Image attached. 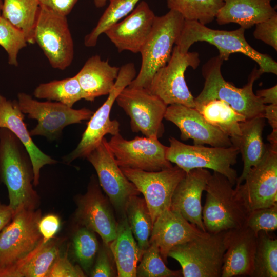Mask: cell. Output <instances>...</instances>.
<instances>
[{"instance_id":"obj_11","label":"cell","mask_w":277,"mask_h":277,"mask_svg":"<svg viewBox=\"0 0 277 277\" xmlns=\"http://www.w3.org/2000/svg\"><path fill=\"white\" fill-rule=\"evenodd\" d=\"M33 39L52 68L63 70L71 65L74 44L66 16L39 6Z\"/></svg>"},{"instance_id":"obj_7","label":"cell","mask_w":277,"mask_h":277,"mask_svg":"<svg viewBox=\"0 0 277 277\" xmlns=\"http://www.w3.org/2000/svg\"><path fill=\"white\" fill-rule=\"evenodd\" d=\"M169 141L170 146L166 150V159L186 173L194 169H210L224 175L233 185H235L238 176L232 166L236 164L239 152L235 146L207 147L190 145L173 137H170Z\"/></svg>"},{"instance_id":"obj_16","label":"cell","mask_w":277,"mask_h":277,"mask_svg":"<svg viewBox=\"0 0 277 277\" xmlns=\"http://www.w3.org/2000/svg\"><path fill=\"white\" fill-rule=\"evenodd\" d=\"M108 143L120 167L157 171L173 166L166 157L167 146L157 138L136 136L127 140L119 133Z\"/></svg>"},{"instance_id":"obj_40","label":"cell","mask_w":277,"mask_h":277,"mask_svg":"<svg viewBox=\"0 0 277 277\" xmlns=\"http://www.w3.org/2000/svg\"><path fill=\"white\" fill-rule=\"evenodd\" d=\"M245 226L258 236L260 231L272 232L277 229V204L249 212Z\"/></svg>"},{"instance_id":"obj_34","label":"cell","mask_w":277,"mask_h":277,"mask_svg":"<svg viewBox=\"0 0 277 277\" xmlns=\"http://www.w3.org/2000/svg\"><path fill=\"white\" fill-rule=\"evenodd\" d=\"M167 7L181 14L185 20L206 25L211 23L224 5L223 0H166Z\"/></svg>"},{"instance_id":"obj_18","label":"cell","mask_w":277,"mask_h":277,"mask_svg":"<svg viewBox=\"0 0 277 277\" xmlns=\"http://www.w3.org/2000/svg\"><path fill=\"white\" fill-rule=\"evenodd\" d=\"M110 204L93 179L87 192L78 198L75 213L77 222L97 233L108 246L116 238L117 224Z\"/></svg>"},{"instance_id":"obj_33","label":"cell","mask_w":277,"mask_h":277,"mask_svg":"<svg viewBox=\"0 0 277 277\" xmlns=\"http://www.w3.org/2000/svg\"><path fill=\"white\" fill-rule=\"evenodd\" d=\"M33 94L36 98L54 100L69 107L83 98L81 88L75 75L41 84L35 89Z\"/></svg>"},{"instance_id":"obj_32","label":"cell","mask_w":277,"mask_h":277,"mask_svg":"<svg viewBox=\"0 0 277 277\" xmlns=\"http://www.w3.org/2000/svg\"><path fill=\"white\" fill-rule=\"evenodd\" d=\"M125 213L134 238L144 252L150 245L153 224L145 199L138 195L131 197L126 204Z\"/></svg>"},{"instance_id":"obj_47","label":"cell","mask_w":277,"mask_h":277,"mask_svg":"<svg viewBox=\"0 0 277 277\" xmlns=\"http://www.w3.org/2000/svg\"><path fill=\"white\" fill-rule=\"evenodd\" d=\"M264 117L268 120L272 131H277V105H265Z\"/></svg>"},{"instance_id":"obj_51","label":"cell","mask_w":277,"mask_h":277,"mask_svg":"<svg viewBox=\"0 0 277 277\" xmlns=\"http://www.w3.org/2000/svg\"><path fill=\"white\" fill-rule=\"evenodd\" d=\"M2 6V0H0V15H1Z\"/></svg>"},{"instance_id":"obj_9","label":"cell","mask_w":277,"mask_h":277,"mask_svg":"<svg viewBox=\"0 0 277 277\" xmlns=\"http://www.w3.org/2000/svg\"><path fill=\"white\" fill-rule=\"evenodd\" d=\"M200 63L197 52L182 53L175 45L169 61L156 72L146 89L167 106L180 104L195 108L194 97L187 85L185 72L189 67L196 69Z\"/></svg>"},{"instance_id":"obj_23","label":"cell","mask_w":277,"mask_h":277,"mask_svg":"<svg viewBox=\"0 0 277 277\" xmlns=\"http://www.w3.org/2000/svg\"><path fill=\"white\" fill-rule=\"evenodd\" d=\"M205 232L180 213L169 208L162 212L154 221L150 243L153 242L157 246L162 259L166 263L168 253L173 247Z\"/></svg>"},{"instance_id":"obj_31","label":"cell","mask_w":277,"mask_h":277,"mask_svg":"<svg viewBox=\"0 0 277 277\" xmlns=\"http://www.w3.org/2000/svg\"><path fill=\"white\" fill-rule=\"evenodd\" d=\"M39 8L38 0H3L1 15L25 34L29 44H34V29Z\"/></svg>"},{"instance_id":"obj_27","label":"cell","mask_w":277,"mask_h":277,"mask_svg":"<svg viewBox=\"0 0 277 277\" xmlns=\"http://www.w3.org/2000/svg\"><path fill=\"white\" fill-rule=\"evenodd\" d=\"M224 5L216 15L219 25L236 23L244 29L251 28L275 15L272 0H223Z\"/></svg>"},{"instance_id":"obj_22","label":"cell","mask_w":277,"mask_h":277,"mask_svg":"<svg viewBox=\"0 0 277 277\" xmlns=\"http://www.w3.org/2000/svg\"><path fill=\"white\" fill-rule=\"evenodd\" d=\"M257 236L245 226L226 231V249L224 255L221 277L251 276Z\"/></svg>"},{"instance_id":"obj_20","label":"cell","mask_w":277,"mask_h":277,"mask_svg":"<svg viewBox=\"0 0 277 277\" xmlns=\"http://www.w3.org/2000/svg\"><path fill=\"white\" fill-rule=\"evenodd\" d=\"M155 16L148 4L143 1L124 19L112 25L104 33L119 52L124 50L140 52L151 33Z\"/></svg>"},{"instance_id":"obj_35","label":"cell","mask_w":277,"mask_h":277,"mask_svg":"<svg viewBox=\"0 0 277 277\" xmlns=\"http://www.w3.org/2000/svg\"><path fill=\"white\" fill-rule=\"evenodd\" d=\"M251 276H277V239L267 232L260 231L258 234Z\"/></svg>"},{"instance_id":"obj_29","label":"cell","mask_w":277,"mask_h":277,"mask_svg":"<svg viewBox=\"0 0 277 277\" xmlns=\"http://www.w3.org/2000/svg\"><path fill=\"white\" fill-rule=\"evenodd\" d=\"M60 254L58 243L51 239L38 245L25 258L13 266L0 271V277H47Z\"/></svg>"},{"instance_id":"obj_14","label":"cell","mask_w":277,"mask_h":277,"mask_svg":"<svg viewBox=\"0 0 277 277\" xmlns=\"http://www.w3.org/2000/svg\"><path fill=\"white\" fill-rule=\"evenodd\" d=\"M120 168L143 194L153 224L162 212L170 208L174 191L186 173L177 166L157 171Z\"/></svg>"},{"instance_id":"obj_6","label":"cell","mask_w":277,"mask_h":277,"mask_svg":"<svg viewBox=\"0 0 277 277\" xmlns=\"http://www.w3.org/2000/svg\"><path fill=\"white\" fill-rule=\"evenodd\" d=\"M226 232H206L174 246L168 256L179 263L184 277H220L226 249Z\"/></svg>"},{"instance_id":"obj_4","label":"cell","mask_w":277,"mask_h":277,"mask_svg":"<svg viewBox=\"0 0 277 277\" xmlns=\"http://www.w3.org/2000/svg\"><path fill=\"white\" fill-rule=\"evenodd\" d=\"M234 185L224 175L213 172L205 191L202 220L207 232L216 233L245 226L250 212Z\"/></svg>"},{"instance_id":"obj_17","label":"cell","mask_w":277,"mask_h":277,"mask_svg":"<svg viewBox=\"0 0 277 277\" xmlns=\"http://www.w3.org/2000/svg\"><path fill=\"white\" fill-rule=\"evenodd\" d=\"M244 181L235 188L250 211L277 204V150L267 144L263 157L250 169Z\"/></svg>"},{"instance_id":"obj_30","label":"cell","mask_w":277,"mask_h":277,"mask_svg":"<svg viewBox=\"0 0 277 277\" xmlns=\"http://www.w3.org/2000/svg\"><path fill=\"white\" fill-rule=\"evenodd\" d=\"M195 108L207 122L230 138L240 135V124L246 120L228 103L220 100L210 101Z\"/></svg>"},{"instance_id":"obj_5","label":"cell","mask_w":277,"mask_h":277,"mask_svg":"<svg viewBox=\"0 0 277 277\" xmlns=\"http://www.w3.org/2000/svg\"><path fill=\"white\" fill-rule=\"evenodd\" d=\"M184 20L181 14L171 10L163 16H155L151 33L140 52V72L128 86L147 88L156 72L169 61Z\"/></svg>"},{"instance_id":"obj_43","label":"cell","mask_w":277,"mask_h":277,"mask_svg":"<svg viewBox=\"0 0 277 277\" xmlns=\"http://www.w3.org/2000/svg\"><path fill=\"white\" fill-rule=\"evenodd\" d=\"M104 246L98 249L93 268L90 276L92 277L115 276L112 262L111 251L109 246L103 244Z\"/></svg>"},{"instance_id":"obj_8","label":"cell","mask_w":277,"mask_h":277,"mask_svg":"<svg viewBox=\"0 0 277 277\" xmlns=\"http://www.w3.org/2000/svg\"><path fill=\"white\" fill-rule=\"evenodd\" d=\"M136 70L133 63L120 68L114 85L103 104L92 114L83 133L78 144L71 152L64 157V161L70 163L77 158L86 157L101 142L105 135L120 133V123L110 118L112 106L121 91L135 78Z\"/></svg>"},{"instance_id":"obj_13","label":"cell","mask_w":277,"mask_h":277,"mask_svg":"<svg viewBox=\"0 0 277 277\" xmlns=\"http://www.w3.org/2000/svg\"><path fill=\"white\" fill-rule=\"evenodd\" d=\"M130 118L131 130L146 137L159 138L164 132L162 122L167 105L146 88L127 86L116 99Z\"/></svg>"},{"instance_id":"obj_39","label":"cell","mask_w":277,"mask_h":277,"mask_svg":"<svg viewBox=\"0 0 277 277\" xmlns=\"http://www.w3.org/2000/svg\"><path fill=\"white\" fill-rule=\"evenodd\" d=\"M27 43L24 33L1 15L0 46L7 52L10 65L18 66V54Z\"/></svg>"},{"instance_id":"obj_19","label":"cell","mask_w":277,"mask_h":277,"mask_svg":"<svg viewBox=\"0 0 277 277\" xmlns=\"http://www.w3.org/2000/svg\"><path fill=\"white\" fill-rule=\"evenodd\" d=\"M164 118L179 128L183 141L191 139L194 145L208 144L216 147L232 146L230 137L207 122L195 108L180 104L168 105Z\"/></svg>"},{"instance_id":"obj_24","label":"cell","mask_w":277,"mask_h":277,"mask_svg":"<svg viewBox=\"0 0 277 277\" xmlns=\"http://www.w3.org/2000/svg\"><path fill=\"white\" fill-rule=\"evenodd\" d=\"M24 119V114L19 108L17 101H11L0 95V128L9 130L24 146L32 163L33 184L36 186L39 183L41 169L45 165L54 164L57 162L35 144Z\"/></svg>"},{"instance_id":"obj_3","label":"cell","mask_w":277,"mask_h":277,"mask_svg":"<svg viewBox=\"0 0 277 277\" xmlns=\"http://www.w3.org/2000/svg\"><path fill=\"white\" fill-rule=\"evenodd\" d=\"M245 31L241 27L232 31L212 29L196 21L184 20L175 45L181 53H185L195 42H206L216 47L223 61L228 60L232 53H241L254 61L263 73L276 75V62L251 47L245 37Z\"/></svg>"},{"instance_id":"obj_15","label":"cell","mask_w":277,"mask_h":277,"mask_svg":"<svg viewBox=\"0 0 277 277\" xmlns=\"http://www.w3.org/2000/svg\"><path fill=\"white\" fill-rule=\"evenodd\" d=\"M86 158L94 168L100 185L111 204L120 216L125 214L129 199L140 192L122 172L105 137Z\"/></svg>"},{"instance_id":"obj_42","label":"cell","mask_w":277,"mask_h":277,"mask_svg":"<svg viewBox=\"0 0 277 277\" xmlns=\"http://www.w3.org/2000/svg\"><path fill=\"white\" fill-rule=\"evenodd\" d=\"M254 37L277 51V15L255 25Z\"/></svg>"},{"instance_id":"obj_49","label":"cell","mask_w":277,"mask_h":277,"mask_svg":"<svg viewBox=\"0 0 277 277\" xmlns=\"http://www.w3.org/2000/svg\"><path fill=\"white\" fill-rule=\"evenodd\" d=\"M267 140L270 143L269 144L270 147L274 150H277V131H272L268 135Z\"/></svg>"},{"instance_id":"obj_48","label":"cell","mask_w":277,"mask_h":277,"mask_svg":"<svg viewBox=\"0 0 277 277\" xmlns=\"http://www.w3.org/2000/svg\"><path fill=\"white\" fill-rule=\"evenodd\" d=\"M14 212L9 205H6L0 202V233L10 222Z\"/></svg>"},{"instance_id":"obj_2","label":"cell","mask_w":277,"mask_h":277,"mask_svg":"<svg viewBox=\"0 0 277 277\" xmlns=\"http://www.w3.org/2000/svg\"><path fill=\"white\" fill-rule=\"evenodd\" d=\"M223 61L217 55L208 60L203 66L204 85L199 95L194 97L195 108L210 101L220 100L228 103L246 120L264 117L265 105L253 91L254 82L263 73L255 66L247 83L243 88H237L224 78L221 72Z\"/></svg>"},{"instance_id":"obj_12","label":"cell","mask_w":277,"mask_h":277,"mask_svg":"<svg viewBox=\"0 0 277 277\" xmlns=\"http://www.w3.org/2000/svg\"><path fill=\"white\" fill-rule=\"evenodd\" d=\"M17 97L21 111L28 114L29 118L37 121L36 127L29 131L31 136H44L50 140L57 138L66 126L90 119L94 113L89 109H74L57 102H39L23 92Z\"/></svg>"},{"instance_id":"obj_28","label":"cell","mask_w":277,"mask_h":277,"mask_svg":"<svg viewBox=\"0 0 277 277\" xmlns=\"http://www.w3.org/2000/svg\"><path fill=\"white\" fill-rule=\"evenodd\" d=\"M109 248L119 277L136 276L137 263L143 252L139 248L129 226L125 214L117 222L116 238Z\"/></svg>"},{"instance_id":"obj_38","label":"cell","mask_w":277,"mask_h":277,"mask_svg":"<svg viewBox=\"0 0 277 277\" xmlns=\"http://www.w3.org/2000/svg\"><path fill=\"white\" fill-rule=\"evenodd\" d=\"M136 275L138 277H174L180 276V272L166 266L157 246L150 242L137 266Z\"/></svg>"},{"instance_id":"obj_41","label":"cell","mask_w":277,"mask_h":277,"mask_svg":"<svg viewBox=\"0 0 277 277\" xmlns=\"http://www.w3.org/2000/svg\"><path fill=\"white\" fill-rule=\"evenodd\" d=\"M86 276L82 269L78 266L73 265L65 255L57 256L51 266L47 277H84Z\"/></svg>"},{"instance_id":"obj_21","label":"cell","mask_w":277,"mask_h":277,"mask_svg":"<svg viewBox=\"0 0 277 277\" xmlns=\"http://www.w3.org/2000/svg\"><path fill=\"white\" fill-rule=\"evenodd\" d=\"M211 175L204 168L186 173L176 187L170 205L171 209L180 213L203 232L207 231L202 220L201 198Z\"/></svg>"},{"instance_id":"obj_50","label":"cell","mask_w":277,"mask_h":277,"mask_svg":"<svg viewBox=\"0 0 277 277\" xmlns=\"http://www.w3.org/2000/svg\"><path fill=\"white\" fill-rule=\"evenodd\" d=\"M108 0H93L94 4L96 7H103Z\"/></svg>"},{"instance_id":"obj_37","label":"cell","mask_w":277,"mask_h":277,"mask_svg":"<svg viewBox=\"0 0 277 277\" xmlns=\"http://www.w3.org/2000/svg\"><path fill=\"white\" fill-rule=\"evenodd\" d=\"M73 248L76 261L81 267L88 273L99 249L95 232L82 226L73 236Z\"/></svg>"},{"instance_id":"obj_25","label":"cell","mask_w":277,"mask_h":277,"mask_svg":"<svg viewBox=\"0 0 277 277\" xmlns=\"http://www.w3.org/2000/svg\"><path fill=\"white\" fill-rule=\"evenodd\" d=\"M120 68L110 65L98 55L89 58L75 75L80 85L83 98L93 102L95 98L107 95L113 87Z\"/></svg>"},{"instance_id":"obj_10","label":"cell","mask_w":277,"mask_h":277,"mask_svg":"<svg viewBox=\"0 0 277 277\" xmlns=\"http://www.w3.org/2000/svg\"><path fill=\"white\" fill-rule=\"evenodd\" d=\"M39 210L22 208L14 213L0 233V271L17 263L38 245L42 236L38 228Z\"/></svg>"},{"instance_id":"obj_1","label":"cell","mask_w":277,"mask_h":277,"mask_svg":"<svg viewBox=\"0 0 277 277\" xmlns=\"http://www.w3.org/2000/svg\"><path fill=\"white\" fill-rule=\"evenodd\" d=\"M0 179L6 186L9 205L14 213L35 209L38 197L33 189L32 163L23 144L9 130L0 128Z\"/></svg>"},{"instance_id":"obj_26","label":"cell","mask_w":277,"mask_h":277,"mask_svg":"<svg viewBox=\"0 0 277 277\" xmlns=\"http://www.w3.org/2000/svg\"><path fill=\"white\" fill-rule=\"evenodd\" d=\"M265 125V118L263 116L246 120L240 124V135L230 138L232 145L241 154L244 163L242 173L237 178L236 186L243 183L250 169L262 159L266 152L267 145L264 143L262 137Z\"/></svg>"},{"instance_id":"obj_46","label":"cell","mask_w":277,"mask_h":277,"mask_svg":"<svg viewBox=\"0 0 277 277\" xmlns=\"http://www.w3.org/2000/svg\"><path fill=\"white\" fill-rule=\"evenodd\" d=\"M256 95L260 97L264 104L277 105V85L256 91Z\"/></svg>"},{"instance_id":"obj_45","label":"cell","mask_w":277,"mask_h":277,"mask_svg":"<svg viewBox=\"0 0 277 277\" xmlns=\"http://www.w3.org/2000/svg\"><path fill=\"white\" fill-rule=\"evenodd\" d=\"M78 0H38L39 6L59 15L67 16Z\"/></svg>"},{"instance_id":"obj_36","label":"cell","mask_w":277,"mask_h":277,"mask_svg":"<svg viewBox=\"0 0 277 277\" xmlns=\"http://www.w3.org/2000/svg\"><path fill=\"white\" fill-rule=\"evenodd\" d=\"M109 4L95 27L84 38L87 47H94L99 36L113 24L130 14L140 0H108Z\"/></svg>"},{"instance_id":"obj_44","label":"cell","mask_w":277,"mask_h":277,"mask_svg":"<svg viewBox=\"0 0 277 277\" xmlns=\"http://www.w3.org/2000/svg\"><path fill=\"white\" fill-rule=\"evenodd\" d=\"M60 220L54 214H50L41 217L38 224L39 231L44 243L52 239L60 228Z\"/></svg>"}]
</instances>
